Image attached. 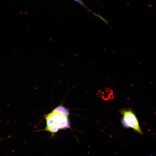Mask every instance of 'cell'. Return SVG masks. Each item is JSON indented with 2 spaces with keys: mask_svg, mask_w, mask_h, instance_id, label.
I'll return each instance as SVG.
<instances>
[{
  "mask_svg": "<svg viewBox=\"0 0 156 156\" xmlns=\"http://www.w3.org/2000/svg\"><path fill=\"white\" fill-rule=\"evenodd\" d=\"M75 1L77 2L85 7H86V6L84 4L82 1L81 0H74Z\"/></svg>",
  "mask_w": 156,
  "mask_h": 156,
  "instance_id": "obj_3",
  "label": "cell"
},
{
  "mask_svg": "<svg viewBox=\"0 0 156 156\" xmlns=\"http://www.w3.org/2000/svg\"><path fill=\"white\" fill-rule=\"evenodd\" d=\"M119 112L122 115L121 122L123 127L126 128H131L139 134H143L138 120L131 108L122 109Z\"/></svg>",
  "mask_w": 156,
  "mask_h": 156,
  "instance_id": "obj_2",
  "label": "cell"
},
{
  "mask_svg": "<svg viewBox=\"0 0 156 156\" xmlns=\"http://www.w3.org/2000/svg\"><path fill=\"white\" fill-rule=\"evenodd\" d=\"M68 110L60 105L44 116L46 126L45 130L53 135L60 129L70 128Z\"/></svg>",
  "mask_w": 156,
  "mask_h": 156,
  "instance_id": "obj_1",
  "label": "cell"
}]
</instances>
